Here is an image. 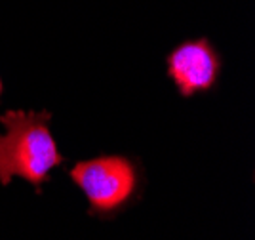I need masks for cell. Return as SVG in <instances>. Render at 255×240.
Returning a JSON list of instances; mask_svg holds the SVG:
<instances>
[{"label":"cell","instance_id":"7a4b0ae2","mask_svg":"<svg viewBox=\"0 0 255 240\" xmlns=\"http://www.w3.org/2000/svg\"><path fill=\"white\" fill-rule=\"evenodd\" d=\"M71 178L82 189L94 216H113L135 195L137 172L126 157H99L78 162Z\"/></svg>","mask_w":255,"mask_h":240},{"label":"cell","instance_id":"3957f363","mask_svg":"<svg viewBox=\"0 0 255 240\" xmlns=\"http://www.w3.org/2000/svg\"><path fill=\"white\" fill-rule=\"evenodd\" d=\"M168 74L181 95L191 97L198 92H210L219 76V53L206 38L187 40L168 55Z\"/></svg>","mask_w":255,"mask_h":240},{"label":"cell","instance_id":"6da1fadb","mask_svg":"<svg viewBox=\"0 0 255 240\" xmlns=\"http://www.w3.org/2000/svg\"><path fill=\"white\" fill-rule=\"evenodd\" d=\"M6 134L0 136V183L23 178L40 189L50 179V172L63 162L50 132V113L8 111L0 116Z\"/></svg>","mask_w":255,"mask_h":240},{"label":"cell","instance_id":"277c9868","mask_svg":"<svg viewBox=\"0 0 255 240\" xmlns=\"http://www.w3.org/2000/svg\"><path fill=\"white\" fill-rule=\"evenodd\" d=\"M0 94H2V80H0Z\"/></svg>","mask_w":255,"mask_h":240}]
</instances>
